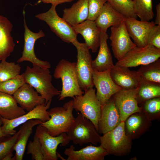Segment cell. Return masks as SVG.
<instances>
[{
  "mask_svg": "<svg viewBox=\"0 0 160 160\" xmlns=\"http://www.w3.org/2000/svg\"><path fill=\"white\" fill-rule=\"evenodd\" d=\"M109 39L113 55L118 61L136 46L127 32L124 21L118 26L111 27Z\"/></svg>",
  "mask_w": 160,
  "mask_h": 160,
  "instance_id": "4fadbf2b",
  "label": "cell"
},
{
  "mask_svg": "<svg viewBox=\"0 0 160 160\" xmlns=\"http://www.w3.org/2000/svg\"><path fill=\"white\" fill-rule=\"evenodd\" d=\"M76 62H71L62 59L55 69L53 76L56 79H60L62 88L58 100H64L67 97H73L82 95L84 92L79 85L76 72Z\"/></svg>",
  "mask_w": 160,
  "mask_h": 160,
  "instance_id": "7a4b0ae2",
  "label": "cell"
},
{
  "mask_svg": "<svg viewBox=\"0 0 160 160\" xmlns=\"http://www.w3.org/2000/svg\"><path fill=\"white\" fill-rule=\"evenodd\" d=\"M121 121L119 110L112 96L107 103L101 106L98 132L103 134L114 129Z\"/></svg>",
  "mask_w": 160,
  "mask_h": 160,
  "instance_id": "e0dca14e",
  "label": "cell"
},
{
  "mask_svg": "<svg viewBox=\"0 0 160 160\" xmlns=\"http://www.w3.org/2000/svg\"><path fill=\"white\" fill-rule=\"evenodd\" d=\"M70 141L80 146L90 143L97 145L100 143V136L92 123L80 113L66 133Z\"/></svg>",
  "mask_w": 160,
  "mask_h": 160,
  "instance_id": "5b68a950",
  "label": "cell"
},
{
  "mask_svg": "<svg viewBox=\"0 0 160 160\" xmlns=\"http://www.w3.org/2000/svg\"><path fill=\"white\" fill-rule=\"evenodd\" d=\"M138 87L131 89H122L112 96L120 113L121 121H125L131 114L140 112L136 97Z\"/></svg>",
  "mask_w": 160,
  "mask_h": 160,
  "instance_id": "9a60e30c",
  "label": "cell"
},
{
  "mask_svg": "<svg viewBox=\"0 0 160 160\" xmlns=\"http://www.w3.org/2000/svg\"><path fill=\"white\" fill-rule=\"evenodd\" d=\"M135 13L140 20L149 22L154 17L152 0H132Z\"/></svg>",
  "mask_w": 160,
  "mask_h": 160,
  "instance_id": "4dcf8cb0",
  "label": "cell"
},
{
  "mask_svg": "<svg viewBox=\"0 0 160 160\" xmlns=\"http://www.w3.org/2000/svg\"><path fill=\"white\" fill-rule=\"evenodd\" d=\"M73 98V109L79 111L82 116L90 121L98 132L102 105L96 97L95 89L91 88L85 91L82 95Z\"/></svg>",
  "mask_w": 160,
  "mask_h": 160,
  "instance_id": "52a82bcc",
  "label": "cell"
},
{
  "mask_svg": "<svg viewBox=\"0 0 160 160\" xmlns=\"http://www.w3.org/2000/svg\"><path fill=\"white\" fill-rule=\"evenodd\" d=\"M73 110L72 100L65 103L62 107L52 108L48 111L50 119L40 124L54 137L67 133L75 119L73 115Z\"/></svg>",
  "mask_w": 160,
  "mask_h": 160,
  "instance_id": "277c9868",
  "label": "cell"
},
{
  "mask_svg": "<svg viewBox=\"0 0 160 160\" xmlns=\"http://www.w3.org/2000/svg\"><path fill=\"white\" fill-rule=\"evenodd\" d=\"M27 66L22 74L25 82L31 85L45 100L46 104L55 96L59 95L60 91L52 84V77L49 68L33 64Z\"/></svg>",
  "mask_w": 160,
  "mask_h": 160,
  "instance_id": "6da1fadb",
  "label": "cell"
},
{
  "mask_svg": "<svg viewBox=\"0 0 160 160\" xmlns=\"http://www.w3.org/2000/svg\"><path fill=\"white\" fill-rule=\"evenodd\" d=\"M110 70L99 72L93 69V83L96 89V97L102 105L107 103L113 95L122 89L112 80L110 75Z\"/></svg>",
  "mask_w": 160,
  "mask_h": 160,
  "instance_id": "5bb4252c",
  "label": "cell"
},
{
  "mask_svg": "<svg viewBox=\"0 0 160 160\" xmlns=\"http://www.w3.org/2000/svg\"><path fill=\"white\" fill-rule=\"evenodd\" d=\"M25 83L22 74L12 79L0 83V92L11 95Z\"/></svg>",
  "mask_w": 160,
  "mask_h": 160,
  "instance_id": "e575fe53",
  "label": "cell"
},
{
  "mask_svg": "<svg viewBox=\"0 0 160 160\" xmlns=\"http://www.w3.org/2000/svg\"><path fill=\"white\" fill-rule=\"evenodd\" d=\"M3 124V122L1 120V116H0V139L6 136L3 134L1 130V126Z\"/></svg>",
  "mask_w": 160,
  "mask_h": 160,
  "instance_id": "b9f144b4",
  "label": "cell"
},
{
  "mask_svg": "<svg viewBox=\"0 0 160 160\" xmlns=\"http://www.w3.org/2000/svg\"><path fill=\"white\" fill-rule=\"evenodd\" d=\"M142 111L151 120L159 116L160 97H156L149 99L142 105Z\"/></svg>",
  "mask_w": 160,
  "mask_h": 160,
  "instance_id": "d590c367",
  "label": "cell"
},
{
  "mask_svg": "<svg viewBox=\"0 0 160 160\" xmlns=\"http://www.w3.org/2000/svg\"><path fill=\"white\" fill-rule=\"evenodd\" d=\"M160 57V49L150 45L135 46L129 51L115 65L131 67L146 65L153 62Z\"/></svg>",
  "mask_w": 160,
  "mask_h": 160,
  "instance_id": "9c48e42d",
  "label": "cell"
},
{
  "mask_svg": "<svg viewBox=\"0 0 160 160\" xmlns=\"http://www.w3.org/2000/svg\"><path fill=\"white\" fill-rule=\"evenodd\" d=\"M107 2V0H88L87 19L95 21Z\"/></svg>",
  "mask_w": 160,
  "mask_h": 160,
  "instance_id": "74e56055",
  "label": "cell"
},
{
  "mask_svg": "<svg viewBox=\"0 0 160 160\" xmlns=\"http://www.w3.org/2000/svg\"><path fill=\"white\" fill-rule=\"evenodd\" d=\"M26 113L14 99L13 96L0 92V116L12 119Z\"/></svg>",
  "mask_w": 160,
  "mask_h": 160,
  "instance_id": "83f0119b",
  "label": "cell"
},
{
  "mask_svg": "<svg viewBox=\"0 0 160 160\" xmlns=\"http://www.w3.org/2000/svg\"><path fill=\"white\" fill-rule=\"evenodd\" d=\"M73 145L65 149L64 152L68 157L67 160H103L108 155L101 146H95L91 144L79 150H75Z\"/></svg>",
  "mask_w": 160,
  "mask_h": 160,
  "instance_id": "7402d4cb",
  "label": "cell"
},
{
  "mask_svg": "<svg viewBox=\"0 0 160 160\" xmlns=\"http://www.w3.org/2000/svg\"><path fill=\"white\" fill-rule=\"evenodd\" d=\"M27 154H31L33 160H44L41 144L38 138L34 135L33 141H30L27 146Z\"/></svg>",
  "mask_w": 160,
  "mask_h": 160,
  "instance_id": "8d00e7d4",
  "label": "cell"
},
{
  "mask_svg": "<svg viewBox=\"0 0 160 160\" xmlns=\"http://www.w3.org/2000/svg\"><path fill=\"white\" fill-rule=\"evenodd\" d=\"M23 14L24 28V45L22 55L17 62L18 63L24 61H29L33 64L49 69L51 68V65L49 62L39 60L36 55L34 50L36 41L39 38L44 37L45 34L42 30H40L38 33H34L30 30L26 24L24 10Z\"/></svg>",
  "mask_w": 160,
  "mask_h": 160,
  "instance_id": "7c38bea8",
  "label": "cell"
},
{
  "mask_svg": "<svg viewBox=\"0 0 160 160\" xmlns=\"http://www.w3.org/2000/svg\"><path fill=\"white\" fill-rule=\"evenodd\" d=\"M56 6L52 5L48 11L37 14L35 17L46 22L51 31L63 41L71 43L77 39V34L72 27L57 15L56 9Z\"/></svg>",
  "mask_w": 160,
  "mask_h": 160,
  "instance_id": "ba28073f",
  "label": "cell"
},
{
  "mask_svg": "<svg viewBox=\"0 0 160 160\" xmlns=\"http://www.w3.org/2000/svg\"><path fill=\"white\" fill-rule=\"evenodd\" d=\"M159 1L160 0H158Z\"/></svg>",
  "mask_w": 160,
  "mask_h": 160,
  "instance_id": "7bdbcfd3",
  "label": "cell"
},
{
  "mask_svg": "<svg viewBox=\"0 0 160 160\" xmlns=\"http://www.w3.org/2000/svg\"><path fill=\"white\" fill-rule=\"evenodd\" d=\"M127 32L136 46L144 47L147 45L148 34L156 25L154 22L139 20L137 18L128 17L124 20Z\"/></svg>",
  "mask_w": 160,
  "mask_h": 160,
  "instance_id": "2e32d148",
  "label": "cell"
},
{
  "mask_svg": "<svg viewBox=\"0 0 160 160\" xmlns=\"http://www.w3.org/2000/svg\"><path fill=\"white\" fill-rule=\"evenodd\" d=\"M13 97L20 106L29 112L45 103V100L29 84L25 83L15 92Z\"/></svg>",
  "mask_w": 160,
  "mask_h": 160,
  "instance_id": "ac0fdd59",
  "label": "cell"
},
{
  "mask_svg": "<svg viewBox=\"0 0 160 160\" xmlns=\"http://www.w3.org/2000/svg\"><path fill=\"white\" fill-rule=\"evenodd\" d=\"M20 131L11 136H5L0 139V160L7 155L12 154L14 147L17 142Z\"/></svg>",
  "mask_w": 160,
  "mask_h": 160,
  "instance_id": "836d02e7",
  "label": "cell"
},
{
  "mask_svg": "<svg viewBox=\"0 0 160 160\" xmlns=\"http://www.w3.org/2000/svg\"><path fill=\"white\" fill-rule=\"evenodd\" d=\"M71 43L77 51L76 72L78 83L81 89L85 91L94 86L92 56L85 43H80L76 39Z\"/></svg>",
  "mask_w": 160,
  "mask_h": 160,
  "instance_id": "8992f818",
  "label": "cell"
},
{
  "mask_svg": "<svg viewBox=\"0 0 160 160\" xmlns=\"http://www.w3.org/2000/svg\"><path fill=\"white\" fill-rule=\"evenodd\" d=\"M21 68L18 64L9 62L6 60H1L0 63V83L20 75Z\"/></svg>",
  "mask_w": 160,
  "mask_h": 160,
  "instance_id": "1f68e13d",
  "label": "cell"
},
{
  "mask_svg": "<svg viewBox=\"0 0 160 160\" xmlns=\"http://www.w3.org/2000/svg\"><path fill=\"white\" fill-rule=\"evenodd\" d=\"M52 100L47 104L37 105L27 113L12 119H8L1 117L3 122L1 126L2 133L6 136L13 135L16 132L15 129L28 121L33 119H38L42 122L49 120L50 117L47 110L49 108Z\"/></svg>",
  "mask_w": 160,
  "mask_h": 160,
  "instance_id": "8fae6325",
  "label": "cell"
},
{
  "mask_svg": "<svg viewBox=\"0 0 160 160\" xmlns=\"http://www.w3.org/2000/svg\"><path fill=\"white\" fill-rule=\"evenodd\" d=\"M72 27L77 34H80L83 36L89 49L93 53L97 52L100 45V31L95 21L87 19Z\"/></svg>",
  "mask_w": 160,
  "mask_h": 160,
  "instance_id": "ffe728a7",
  "label": "cell"
},
{
  "mask_svg": "<svg viewBox=\"0 0 160 160\" xmlns=\"http://www.w3.org/2000/svg\"><path fill=\"white\" fill-rule=\"evenodd\" d=\"M12 27L7 17L0 15V60H6L14 50L15 43L11 34Z\"/></svg>",
  "mask_w": 160,
  "mask_h": 160,
  "instance_id": "d4e9b609",
  "label": "cell"
},
{
  "mask_svg": "<svg viewBox=\"0 0 160 160\" xmlns=\"http://www.w3.org/2000/svg\"><path fill=\"white\" fill-rule=\"evenodd\" d=\"M125 18L107 2L95 21L100 32H107L109 28L119 25Z\"/></svg>",
  "mask_w": 160,
  "mask_h": 160,
  "instance_id": "cb8c5ba5",
  "label": "cell"
},
{
  "mask_svg": "<svg viewBox=\"0 0 160 160\" xmlns=\"http://www.w3.org/2000/svg\"><path fill=\"white\" fill-rule=\"evenodd\" d=\"M107 2L116 11L125 17L137 18L132 0H107Z\"/></svg>",
  "mask_w": 160,
  "mask_h": 160,
  "instance_id": "d6a6232c",
  "label": "cell"
},
{
  "mask_svg": "<svg viewBox=\"0 0 160 160\" xmlns=\"http://www.w3.org/2000/svg\"><path fill=\"white\" fill-rule=\"evenodd\" d=\"M42 122L38 119H31L20 127L19 137L13 148L15 154L13 157V160H23L27 143L32 133L33 127Z\"/></svg>",
  "mask_w": 160,
  "mask_h": 160,
  "instance_id": "4316f807",
  "label": "cell"
},
{
  "mask_svg": "<svg viewBox=\"0 0 160 160\" xmlns=\"http://www.w3.org/2000/svg\"><path fill=\"white\" fill-rule=\"evenodd\" d=\"M147 45L152 46L160 49V25H155L148 34Z\"/></svg>",
  "mask_w": 160,
  "mask_h": 160,
  "instance_id": "f35d334b",
  "label": "cell"
},
{
  "mask_svg": "<svg viewBox=\"0 0 160 160\" xmlns=\"http://www.w3.org/2000/svg\"><path fill=\"white\" fill-rule=\"evenodd\" d=\"M40 142L44 160H57V149L58 146L64 147L70 140L66 133H62L54 137L50 135L46 128L40 124L38 125L35 135Z\"/></svg>",
  "mask_w": 160,
  "mask_h": 160,
  "instance_id": "30bf717a",
  "label": "cell"
},
{
  "mask_svg": "<svg viewBox=\"0 0 160 160\" xmlns=\"http://www.w3.org/2000/svg\"><path fill=\"white\" fill-rule=\"evenodd\" d=\"M108 39L107 32H100L99 51L97 57L92 62V68L96 71L102 72L110 70L114 66L107 44Z\"/></svg>",
  "mask_w": 160,
  "mask_h": 160,
  "instance_id": "603a6c76",
  "label": "cell"
},
{
  "mask_svg": "<svg viewBox=\"0 0 160 160\" xmlns=\"http://www.w3.org/2000/svg\"><path fill=\"white\" fill-rule=\"evenodd\" d=\"M110 73L114 83L123 89H128L137 87L140 79L137 71L115 65L111 69Z\"/></svg>",
  "mask_w": 160,
  "mask_h": 160,
  "instance_id": "d6986e66",
  "label": "cell"
},
{
  "mask_svg": "<svg viewBox=\"0 0 160 160\" xmlns=\"http://www.w3.org/2000/svg\"><path fill=\"white\" fill-rule=\"evenodd\" d=\"M62 18L72 26L87 19L88 16V0H79L69 8L63 10Z\"/></svg>",
  "mask_w": 160,
  "mask_h": 160,
  "instance_id": "484cf974",
  "label": "cell"
},
{
  "mask_svg": "<svg viewBox=\"0 0 160 160\" xmlns=\"http://www.w3.org/2000/svg\"><path fill=\"white\" fill-rule=\"evenodd\" d=\"M44 3L51 4L52 5H57L65 3H70L74 0H39Z\"/></svg>",
  "mask_w": 160,
  "mask_h": 160,
  "instance_id": "ab89813d",
  "label": "cell"
},
{
  "mask_svg": "<svg viewBox=\"0 0 160 160\" xmlns=\"http://www.w3.org/2000/svg\"><path fill=\"white\" fill-rule=\"evenodd\" d=\"M137 72L141 78L147 81L160 85V59L141 65Z\"/></svg>",
  "mask_w": 160,
  "mask_h": 160,
  "instance_id": "f546056e",
  "label": "cell"
},
{
  "mask_svg": "<svg viewBox=\"0 0 160 160\" xmlns=\"http://www.w3.org/2000/svg\"><path fill=\"white\" fill-rule=\"evenodd\" d=\"M156 15L154 22L156 25H160V3L157 4L156 6Z\"/></svg>",
  "mask_w": 160,
  "mask_h": 160,
  "instance_id": "60d3db41",
  "label": "cell"
},
{
  "mask_svg": "<svg viewBox=\"0 0 160 160\" xmlns=\"http://www.w3.org/2000/svg\"><path fill=\"white\" fill-rule=\"evenodd\" d=\"M151 121L142 110L131 114L125 121L126 135L132 140L139 137L149 128Z\"/></svg>",
  "mask_w": 160,
  "mask_h": 160,
  "instance_id": "44dd1931",
  "label": "cell"
},
{
  "mask_svg": "<svg viewBox=\"0 0 160 160\" xmlns=\"http://www.w3.org/2000/svg\"><path fill=\"white\" fill-rule=\"evenodd\" d=\"M136 99L142 105L146 100L160 97V85L145 81L140 78Z\"/></svg>",
  "mask_w": 160,
  "mask_h": 160,
  "instance_id": "f1b7e54d",
  "label": "cell"
},
{
  "mask_svg": "<svg viewBox=\"0 0 160 160\" xmlns=\"http://www.w3.org/2000/svg\"><path fill=\"white\" fill-rule=\"evenodd\" d=\"M100 146L108 155L123 156L131 152L132 140L126 134L125 121H121L115 128L100 136Z\"/></svg>",
  "mask_w": 160,
  "mask_h": 160,
  "instance_id": "3957f363",
  "label": "cell"
}]
</instances>
